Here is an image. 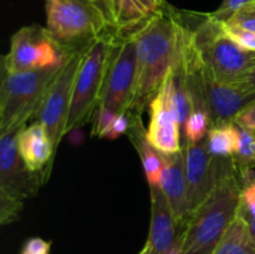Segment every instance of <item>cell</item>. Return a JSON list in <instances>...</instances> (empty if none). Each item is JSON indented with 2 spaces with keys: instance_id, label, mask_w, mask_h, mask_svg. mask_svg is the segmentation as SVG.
<instances>
[{
  "instance_id": "4316f807",
  "label": "cell",
  "mask_w": 255,
  "mask_h": 254,
  "mask_svg": "<svg viewBox=\"0 0 255 254\" xmlns=\"http://www.w3.org/2000/svg\"><path fill=\"white\" fill-rule=\"evenodd\" d=\"M51 251V242L34 237L25 242L20 254H50Z\"/></svg>"
},
{
  "instance_id": "ba28073f",
  "label": "cell",
  "mask_w": 255,
  "mask_h": 254,
  "mask_svg": "<svg viewBox=\"0 0 255 254\" xmlns=\"http://www.w3.org/2000/svg\"><path fill=\"white\" fill-rule=\"evenodd\" d=\"M74 51L65 49L47 30L30 25L17 30L10 40V49L2 57V72H22L62 65Z\"/></svg>"
},
{
  "instance_id": "ac0fdd59",
  "label": "cell",
  "mask_w": 255,
  "mask_h": 254,
  "mask_svg": "<svg viewBox=\"0 0 255 254\" xmlns=\"http://www.w3.org/2000/svg\"><path fill=\"white\" fill-rule=\"evenodd\" d=\"M213 254H255V241L241 214H237Z\"/></svg>"
},
{
  "instance_id": "8fae6325",
  "label": "cell",
  "mask_w": 255,
  "mask_h": 254,
  "mask_svg": "<svg viewBox=\"0 0 255 254\" xmlns=\"http://www.w3.org/2000/svg\"><path fill=\"white\" fill-rule=\"evenodd\" d=\"M187 183L192 212L211 194L221 178L227 157H214L207 148L206 138L199 142L183 141Z\"/></svg>"
},
{
  "instance_id": "4dcf8cb0",
  "label": "cell",
  "mask_w": 255,
  "mask_h": 254,
  "mask_svg": "<svg viewBox=\"0 0 255 254\" xmlns=\"http://www.w3.org/2000/svg\"><path fill=\"white\" fill-rule=\"evenodd\" d=\"M139 1H141L142 5L146 7V10L148 11V14L151 15V16L156 14V12H158L159 10L166 5V1H164V0H139Z\"/></svg>"
},
{
  "instance_id": "9a60e30c",
  "label": "cell",
  "mask_w": 255,
  "mask_h": 254,
  "mask_svg": "<svg viewBox=\"0 0 255 254\" xmlns=\"http://www.w3.org/2000/svg\"><path fill=\"white\" fill-rule=\"evenodd\" d=\"M151 194V224L144 246L149 254H168L181 236L172 209L159 186H149Z\"/></svg>"
},
{
  "instance_id": "d6a6232c",
  "label": "cell",
  "mask_w": 255,
  "mask_h": 254,
  "mask_svg": "<svg viewBox=\"0 0 255 254\" xmlns=\"http://www.w3.org/2000/svg\"><path fill=\"white\" fill-rule=\"evenodd\" d=\"M138 254H149L148 253V249H147V247L146 246H144L143 247V248H142V251L141 252H139V253Z\"/></svg>"
},
{
  "instance_id": "e0dca14e",
  "label": "cell",
  "mask_w": 255,
  "mask_h": 254,
  "mask_svg": "<svg viewBox=\"0 0 255 254\" xmlns=\"http://www.w3.org/2000/svg\"><path fill=\"white\" fill-rule=\"evenodd\" d=\"M128 116L129 127L126 133L141 158L147 182L149 186H159L164 166L162 153L148 141L147 129L142 124L141 115L129 111Z\"/></svg>"
},
{
  "instance_id": "8992f818",
  "label": "cell",
  "mask_w": 255,
  "mask_h": 254,
  "mask_svg": "<svg viewBox=\"0 0 255 254\" xmlns=\"http://www.w3.org/2000/svg\"><path fill=\"white\" fill-rule=\"evenodd\" d=\"M46 27L69 51L84 50L111 30L99 9L89 0H45Z\"/></svg>"
},
{
  "instance_id": "7a4b0ae2",
  "label": "cell",
  "mask_w": 255,
  "mask_h": 254,
  "mask_svg": "<svg viewBox=\"0 0 255 254\" xmlns=\"http://www.w3.org/2000/svg\"><path fill=\"white\" fill-rule=\"evenodd\" d=\"M246 188L233 157H227L221 178L208 197L192 212L182 231L183 254H213L238 214Z\"/></svg>"
},
{
  "instance_id": "f1b7e54d",
  "label": "cell",
  "mask_w": 255,
  "mask_h": 254,
  "mask_svg": "<svg viewBox=\"0 0 255 254\" xmlns=\"http://www.w3.org/2000/svg\"><path fill=\"white\" fill-rule=\"evenodd\" d=\"M234 122L244 128L255 131V101L249 105L244 111H242Z\"/></svg>"
},
{
  "instance_id": "9c48e42d",
  "label": "cell",
  "mask_w": 255,
  "mask_h": 254,
  "mask_svg": "<svg viewBox=\"0 0 255 254\" xmlns=\"http://www.w3.org/2000/svg\"><path fill=\"white\" fill-rule=\"evenodd\" d=\"M137 82V49L131 34H120L115 44L99 106L128 114Z\"/></svg>"
},
{
  "instance_id": "44dd1931",
  "label": "cell",
  "mask_w": 255,
  "mask_h": 254,
  "mask_svg": "<svg viewBox=\"0 0 255 254\" xmlns=\"http://www.w3.org/2000/svg\"><path fill=\"white\" fill-rule=\"evenodd\" d=\"M211 128V120L209 116L203 111H193L187 119L183 126L184 141L199 142L206 138Z\"/></svg>"
},
{
  "instance_id": "277c9868",
  "label": "cell",
  "mask_w": 255,
  "mask_h": 254,
  "mask_svg": "<svg viewBox=\"0 0 255 254\" xmlns=\"http://www.w3.org/2000/svg\"><path fill=\"white\" fill-rule=\"evenodd\" d=\"M64 64L34 71L2 72L0 134L21 128L30 119H35Z\"/></svg>"
},
{
  "instance_id": "4fadbf2b",
  "label": "cell",
  "mask_w": 255,
  "mask_h": 254,
  "mask_svg": "<svg viewBox=\"0 0 255 254\" xmlns=\"http://www.w3.org/2000/svg\"><path fill=\"white\" fill-rule=\"evenodd\" d=\"M206 97L211 127L222 126L236 121L242 111L255 101V91L242 85L218 81L204 66Z\"/></svg>"
},
{
  "instance_id": "836d02e7",
  "label": "cell",
  "mask_w": 255,
  "mask_h": 254,
  "mask_svg": "<svg viewBox=\"0 0 255 254\" xmlns=\"http://www.w3.org/2000/svg\"><path fill=\"white\" fill-rule=\"evenodd\" d=\"M254 4H255V2H254Z\"/></svg>"
},
{
  "instance_id": "d4e9b609",
  "label": "cell",
  "mask_w": 255,
  "mask_h": 254,
  "mask_svg": "<svg viewBox=\"0 0 255 254\" xmlns=\"http://www.w3.org/2000/svg\"><path fill=\"white\" fill-rule=\"evenodd\" d=\"M254 2L255 0H223L218 9L213 12H209V15L213 19L224 22L231 19L234 14H237L239 10L248 6V5L254 4Z\"/></svg>"
},
{
  "instance_id": "ffe728a7",
  "label": "cell",
  "mask_w": 255,
  "mask_h": 254,
  "mask_svg": "<svg viewBox=\"0 0 255 254\" xmlns=\"http://www.w3.org/2000/svg\"><path fill=\"white\" fill-rule=\"evenodd\" d=\"M239 146L234 154V162L246 187L254 181L252 168L255 166V131L239 126Z\"/></svg>"
},
{
  "instance_id": "5bb4252c",
  "label": "cell",
  "mask_w": 255,
  "mask_h": 254,
  "mask_svg": "<svg viewBox=\"0 0 255 254\" xmlns=\"http://www.w3.org/2000/svg\"><path fill=\"white\" fill-rule=\"evenodd\" d=\"M162 157H163L164 166L159 188L162 189L171 207L179 229L183 231L192 214L183 151L181 149L177 153L172 154L162 153Z\"/></svg>"
},
{
  "instance_id": "cb8c5ba5",
  "label": "cell",
  "mask_w": 255,
  "mask_h": 254,
  "mask_svg": "<svg viewBox=\"0 0 255 254\" xmlns=\"http://www.w3.org/2000/svg\"><path fill=\"white\" fill-rule=\"evenodd\" d=\"M119 114L111 111L109 109L99 106L94 114V127H92V134L94 136H99L100 138H105L107 131L111 127L112 122H114L115 117Z\"/></svg>"
},
{
  "instance_id": "5b68a950",
  "label": "cell",
  "mask_w": 255,
  "mask_h": 254,
  "mask_svg": "<svg viewBox=\"0 0 255 254\" xmlns=\"http://www.w3.org/2000/svg\"><path fill=\"white\" fill-rule=\"evenodd\" d=\"M192 27L204 66L212 76L224 84H241L254 62L255 52L237 45L223 31L221 21L209 14H198V22Z\"/></svg>"
},
{
  "instance_id": "f546056e",
  "label": "cell",
  "mask_w": 255,
  "mask_h": 254,
  "mask_svg": "<svg viewBox=\"0 0 255 254\" xmlns=\"http://www.w3.org/2000/svg\"><path fill=\"white\" fill-rule=\"evenodd\" d=\"M89 1L91 2V4L94 5L96 9H99L100 11H101V14L105 16V19L109 21V24L111 25L112 27H115V29H116V26H115L114 19H112V14H111V11H110L109 4H107V0H89Z\"/></svg>"
},
{
  "instance_id": "6da1fadb",
  "label": "cell",
  "mask_w": 255,
  "mask_h": 254,
  "mask_svg": "<svg viewBox=\"0 0 255 254\" xmlns=\"http://www.w3.org/2000/svg\"><path fill=\"white\" fill-rule=\"evenodd\" d=\"M136 41L137 82L131 111L142 115L173 65L177 50V10L166 2L148 20L128 32Z\"/></svg>"
},
{
  "instance_id": "484cf974",
  "label": "cell",
  "mask_w": 255,
  "mask_h": 254,
  "mask_svg": "<svg viewBox=\"0 0 255 254\" xmlns=\"http://www.w3.org/2000/svg\"><path fill=\"white\" fill-rule=\"evenodd\" d=\"M224 22L237 25V26H241L243 29L249 30V31L255 32V4L243 7L237 14H234L231 19Z\"/></svg>"
},
{
  "instance_id": "d6986e66",
  "label": "cell",
  "mask_w": 255,
  "mask_h": 254,
  "mask_svg": "<svg viewBox=\"0 0 255 254\" xmlns=\"http://www.w3.org/2000/svg\"><path fill=\"white\" fill-rule=\"evenodd\" d=\"M207 148L214 157H234L239 146V127L236 122L211 127L206 136Z\"/></svg>"
},
{
  "instance_id": "83f0119b",
  "label": "cell",
  "mask_w": 255,
  "mask_h": 254,
  "mask_svg": "<svg viewBox=\"0 0 255 254\" xmlns=\"http://www.w3.org/2000/svg\"><path fill=\"white\" fill-rule=\"evenodd\" d=\"M129 127V116L128 114H119L115 117L114 122H112L111 127L107 131L105 138L115 139L122 133H126L127 129Z\"/></svg>"
},
{
  "instance_id": "30bf717a",
  "label": "cell",
  "mask_w": 255,
  "mask_h": 254,
  "mask_svg": "<svg viewBox=\"0 0 255 254\" xmlns=\"http://www.w3.org/2000/svg\"><path fill=\"white\" fill-rule=\"evenodd\" d=\"M84 51L85 49L74 51L65 61L64 66L47 91L39 112L35 116V121L40 122L49 133L54 144L55 153L62 137L65 136V127L71 107L75 81L82 62Z\"/></svg>"
},
{
  "instance_id": "7c38bea8",
  "label": "cell",
  "mask_w": 255,
  "mask_h": 254,
  "mask_svg": "<svg viewBox=\"0 0 255 254\" xmlns=\"http://www.w3.org/2000/svg\"><path fill=\"white\" fill-rule=\"evenodd\" d=\"M149 119L147 137L161 153L172 154L182 149L181 126L177 117L172 94V82L168 76L156 96L149 102Z\"/></svg>"
},
{
  "instance_id": "7402d4cb",
  "label": "cell",
  "mask_w": 255,
  "mask_h": 254,
  "mask_svg": "<svg viewBox=\"0 0 255 254\" xmlns=\"http://www.w3.org/2000/svg\"><path fill=\"white\" fill-rule=\"evenodd\" d=\"M238 214H241L247 222L255 241V186L253 183H249L243 189Z\"/></svg>"
},
{
  "instance_id": "1f68e13d",
  "label": "cell",
  "mask_w": 255,
  "mask_h": 254,
  "mask_svg": "<svg viewBox=\"0 0 255 254\" xmlns=\"http://www.w3.org/2000/svg\"><path fill=\"white\" fill-rule=\"evenodd\" d=\"M238 85H242V86L246 87V89L254 90L255 91V60H254L253 64H252L249 71L247 72V75L244 76V79L242 80L241 84H238Z\"/></svg>"
},
{
  "instance_id": "3957f363",
  "label": "cell",
  "mask_w": 255,
  "mask_h": 254,
  "mask_svg": "<svg viewBox=\"0 0 255 254\" xmlns=\"http://www.w3.org/2000/svg\"><path fill=\"white\" fill-rule=\"evenodd\" d=\"M119 35L120 32L117 30H111L97 37L85 49L75 81L65 136L89 124L99 107L110 61Z\"/></svg>"
},
{
  "instance_id": "52a82bcc",
  "label": "cell",
  "mask_w": 255,
  "mask_h": 254,
  "mask_svg": "<svg viewBox=\"0 0 255 254\" xmlns=\"http://www.w3.org/2000/svg\"><path fill=\"white\" fill-rule=\"evenodd\" d=\"M22 128V127H21ZM19 129L0 134V223L17 221L24 202L37 193L45 177L42 172H31L17 152Z\"/></svg>"
},
{
  "instance_id": "603a6c76",
  "label": "cell",
  "mask_w": 255,
  "mask_h": 254,
  "mask_svg": "<svg viewBox=\"0 0 255 254\" xmlns=\"http://www.w3.org/2000/svg\"><path fill=\"white\" fill-rule=\"evenodd\" d=\"M221 25L223 31L242 49L255 52V32L237 26V25L228 24V22L221 21Z\"/></svg>"
},
{
  "instance_id": "2e32d148",
  "label": "cell",
  "mask_w": 255,
  "mask_h": 254,
  "mask_svg": "<svg viewBox=\"0 0 255 254\" xmlns=\"http://www.w3.org/2000/svg\"><path fill=\"white\" fill-rule=\"evenodd\" d=\"M16 144L25 166L35 173L42 172L45 181H47L56 153L45 127L37 121L30 126H24L17 134Z\"/></svg>"
}]
</instances>
